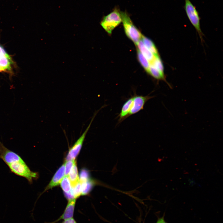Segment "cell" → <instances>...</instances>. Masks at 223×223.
<instances>
[{"mask_svg": "<svg viewBox=\"0 0 223 223\" xmlns=\"http://www.w3.org/2000/svg\"><path fill=\"white\" fill-rule=\"evenodd\" d=\"M7 165L12 173L24 178L30 184L38 177V173L32 171L22 158Z\"/></svg>", "mask_w": 223, "mask_h": 223, "instance_id": "cell-1", "label": "cell"}, {"mask_svg": "<svg viewBox=\"0 0 223 223\" xmlns=\"http://www.w3.org/2000/svg\"><path fill=\"white\" fill-rule=\"evenodd\" d=\"M120 14L122 22L126 36L136 45L141 40L142 35L134 24L126 11H120Z\"/></svg>", "mask_w": 223, "mask_h": 223, "instance_id": "cell-2", "label": "cell"}, {"mask_svg": "<svg viewBox=\"0 0 223 223\" xmlns=\"http://www.w3.org/2000/svg\"><path fill=\"white\" fill-rule=\"evenodd\" d=\"M183 8L190 21L195 28L202 42L203 34L200 26V17L196 7L190 0H184Z\"/></svg>", "mask_w": 223, "mask_h": 223, "instance_id": "cell-3", "label": "cell"}, {"mask_svg": "<svg viewBox=\"0 0 223 223\" xmlns=\"http://www.w3.org/2000/svg\"><path fill=\"white\" fill-rule=\"evenodd\" d=\"M122 22L120 11L117 8L109 14L105 16L100 22V25L109 34Z\"/></svg>", "mask_w": 223, "mask_h": 223, "instance_id": "cell-4", "label": "cell"}, {"mask_svg": "<svg viewBox=\"0 0 223 223\" xmlns=\"http://www.w3.org/2000/svg\"><path fill=\"white\" fill-rule=\"evenodd\" d=\"M15 63L12 58L0 45V72H6L11 76L14 74Z\"/></svg>", "mask_w": 223, "mask_h": 223, "instance_id": "cell-5", "label": "cell"}, {"mask_svg": "<svg viewBox=\"0 0 223 223\" xmlns=\"http://www.w3.org/2000/svg\"><path fill=\"white\" fill-rule=\"evenodd\" d=\"M97 112L94 114L90 122V124L83 133L81 136L77 141L72 148L69 150L67 155L66 160H75L78 155L85 137L86 135L90 129L92 123L97 114Z\"/></svg>", "mask_w": 223, "mask_h": 223, "instance_id": "cell-6", "label": "cell"}, {"mask_svg": "<svg viewBox=\"0 0 223 223\" xmlns=\"http://www.w3.org/2000/svg\"><path fill=\"white\" fill-rule=\"evenodd\" d=\"M133 97L132 106L129 114V116L135 114L142 110L146 103L153 96L134 95Z\"/></svg>", "mask_w": 223, "mask_h": 223, "instance_id": "cell-7", "label": "cell"}, {"mask_svg": "<svg viewBox=\"0 0 223 223\" xmlns=\"http://www.w3.org/2000/svg\"><path fill=\"white\" fill-rule=\"evenodd\" d=\"M76 199H69L62 214L53 223H55L61 220H65L73 217Z\"/></svg>", "mask_w": 223, "mask_h": 223, "instance_id": "cell-8", "label": "cell"}, {"mask_svg": "<svg viewBox=\"0 0 223 223\" xmlns=\"http://www.w3.org/2000/svg\"><path fill=\"white\" fill-rule=\"evenodd\" d=\"M65 163H64L52 177L49 184L46 188L45 191L58 185L65 176Z\"/></svg>", "mask_w": 223, "mask_h": 223, "instance_id": "cell-9", "label": "cell"}, {"mask_svg": "<svg viewBox=\"0 0 223 223\" xmlns=\"http://www.w3.org/2000/svg\"><path fill=\"white\" fill-rule=\"evenodd\" d=\"M133 101V97L132 96L128 98L123 104L119 115L118 123L122 122L129 117V114L132 106Z\"/></svg>", "mask_w": 223, "mask_h": 223, "instance_id": "cell-10", "label": "cell"}, {"mask_svg": "<svg viewBox=\"0 0 223 223\" xmlns=\"http://www.w3.org/2000/svg\"><path fill=\"white\" fill-rule=\"evenodd\" d=\"M60 186L68 200L73 199L71 194L72 187L68 176H65L62 180Z\"/></svg>", "mask_w": 223, "mask_h": 223, "instance_id": "cell-11", "label": "cell"}, {"mask_svg": "<svg viewBox=\"0 0 223 223\" xmlns=\"http://www.w3.org/2000/svg\"><path fill=\"white\" fill-rule=\"evenodd\" d=\"M136 45L137 49L149 60L150 63L153 60L155 56L145 46L141 40H140Z\"/></svg>", "mask_w": 223, "mask_h": 223, "instance_id": "cell-12", "label": "cell"}, {"mask_svg": "<svg viewBox=\"0 0 223 223\" xmlns=\"http://www.w3.org/2000/svg\"><path fill=\"white\" fill-rule=\"evenodd\" d=\"M68 177L72 187L80 181L76 161L70 170Z\"/></svg>", "mask_w": 223, "mask_h": 223, "instance_id": "cell-13", "label": "cell"}, {"mask_svg": "<svg viewBox=\"0 0 223 223\" xmlns=\"http://www.w3.org/2000/svg\"><path fill=\"white\" fill-rule=\"evenodd\" d=\"M148 73L157 80L164 81L166 82L170 87H171V86L166 81L164 73L161 72L151 64L150 65Z\"/></svg>", "mask_w": 223, "mask_h": 223, "instance_id": "cell-14", "label": "cell"}, {"mask_svg": "<svg viewBox=\"0 0 223 223\" xmlns=\"http://www.w3.org/2000/svg\"><path fill=\"white\" fill-rule=\"evenodd\" d=\"M141 40L145 46L148 48L155 56H159L156 46L152 41L149 38L142 35Z\"/></svg>", "mask_w": 223, "mask_h": 223, "instance_id": "cell-15", "label": "cell"}, {"mask_svg": "<svg viewBox=\"0 0 223 223\" xmlns=\"http://www.w3.org/2000/svg\"><path fill=\"white\" fill-rule=\"evenodd\" d=\"M137 58L139 63L145 70L148 73L150 63L149 60L137 49Z\"/></svg>", "mask_w": 223, "mask_h": 223, "instance_id": "cell-16", "label": "cell"}, {"mask_svg": "<svg viewBox=\"0 0 223 223\" xmlns=\"http://www.w3.org/2000/svg\"><path fill=\"white\" fill-rule=\"evenodd\" d=\"M81 195H84L88 194L90 191L94 184V182L88 179L86 181L81 183Z\"/></svg>", "mask_w": 223, "mask_h": 223, "instance_id": "cell-17", "label": "cell"}, {"mask_svg": "<svg viewBox=\"0 0 223 223\" xmlns=\"http://www.w3.org/2000/svg\"><path fill=\"white\" fill-rule=\"evenodd\" d=\"M150 64L162 73H164V67L162 62L159 56H155Z\"/></svg>", "mask_w": 223, "mask_h": 223, "instance_id": "cell-18", "label": "cell"}, {"mask_svg": "<svg viewBox=\"0 0 223 223\" xmlns=\"http://www.w3.org/2000/svg\"><path fill=\"white\" fill-rule=\"evenodd\" d=\"M71 194L73 199H76L81 195V183L79 181L74 187H72Z\"/></svg>", "mask_w": 223, "mask_h": 223, "instance_id": "cell-19", "label": "cell"}, {"mask_svg": "<svg viewBox=\"0 0 223 223\" xmlns=\"http://www.w3.org/2000/svg\"><path fill=\"white\" fill-rule=\"evenodd\" d=\"M76 161L75 160H66L65 163V175L68 176L69 172Z\"/></svg>", "mask_w": 223, "mask_h": 223, "instance_id": "cell-20", "label": "cell"}, {"mask_svg": "<svg viewBox=\"0 0 223 223\" xmlns=\"http://www.w3.org/2000/svg\"><path fill=\"white\" fill-rule=\"evenodd\" d=\"M88 174L87 172L85 170L81 171L79 179L81 183L85 182L89 179V178Z\"/></svg>", "mask_w": 223, "mask_h": 223, "instance_id": "cell-21", "label": "cell"}, {"mask_svg": "<svg viewBox=\"0 0 223 223\" xmlns=\"http://www.w3.org/2000/svg\"><path fill=\"white\" fill-rule=\"evenodd\" d=\"M60 223H77L76 220L73 218H71L64 220L62 222Z\"/></svg>", "mask_w": 223, "mask_h": 223, "instance_id": "cell-22", "label": "cell"}, {"mask_svg": "<svg viewBox=\"0 0 223 223\" xmlns=\"http://www.w3.org/2000/svg\"><path fill=\"white\" fill-rule=\"evenodd\" d=\"M156 223H166L164 220V217L160 218Z\"/></svg>", "mask_w": 223, "mask_h": 223, "instance_id": "cell-23", "label": "cell"}, {"mask_svg": "<svg viewBox=\"0 0 223 223\" xmlns=\"http://www.w3.org/2000/svg\"><path fill=\"white\" fill-rule=\"evenodd\" d=\"M3 144L0 142V153L1 152L2 149V146Z\"/></svg>", "mask_w": 223, "mask_h": 223, "instance_id": "cell-24", "label": "cell"}]
</instances>
